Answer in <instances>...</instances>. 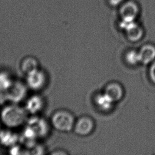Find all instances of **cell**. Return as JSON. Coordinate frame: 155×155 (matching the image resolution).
<instances>
[{
    "instance_id": "6da1fadb",
    "label": "cell",
    "mask_w": 155,
    "mask_h": 155,
    "mask_svg": "<svg viewBox=\"0 0 155 155\" xmlns=\"http://www.w3.org/2000/svg\"><path fill=\"white\" fill-rule=\"evenodd\" d=\"M27 112L25 109L13 103L6 105L1 110L0 120L8 129H15L22 126L26 121Z\"/></svg>"
},
{
    "instance_id": "7a4b0ae2",
    "label": "cell",
    "mask_w": 155,
    "mask_h": 155,
    "mask_svg": "<svg viewBox=\"0 0 155 155\" xmlns=\"http://www.w3.org/2000/svg\"><path fill=\"white\" fill-rule=\"evenodd\" d=\"M51 122L52 127L59 131L68 132L73 130L75 120L71 112L65 110H60L52 114Z\"/></svg>"
},
{
    "instance_id": "3957f363",
    "label": "cell",
    "mask_w": 155,
    "mask_h": 155,
    "mask_svg": "<svg viewBox=\"0 0 155 155\" xmlns=\"http://www.w3.org/2000/svg\"><path fill=\"white\" fill-rule=\"evenodd\" d=\"M5 93L7 101L17 104L25 98L27 93V88L23 83L15 80Z\"/></svg>"
},
{
    "instance_id": "277c9868",
    "label": "cell",
    "mask_w": 155,
    "mask_h": 155,
    "mask_svg": "<svg viewBox=\"0 0 155 155\" xmlns=\"http://www.w3.org/2000/svg\"><path fill=\"white\" fill-rule=\"evenodd\" d=\"M94 127L93 120L87 116H83L75 121L73 130L78 136L85 137L90 135L93 131Z\"/></svg>"
},
{
    "instance_id": "5b68a950",
    "label": "cell",
    "mask_w": 155,
    "mask_h": 155,
    "mask_svg": "<svg viewBox=\"0 0 155 155\" xmlns=\"http://www.w3.org/2000/svg\"><path fill=\"white\" fill-rule=\"evenodd\" d=\"M47 80L46 74L39 69L27 75V84L34 90H39L44 87Z\"/></svg>"
},
{
    "instance_id": "8992f818",
    "label": "cell",
    "mask_w": 155,
    "mask_h": 155,
    "mask_svg": "<svg viewBox=\"0 0 155 155\" xmlns=\"http://www.w3.org/2000/svg\"><path fill=\"white\" fill-rule=\"evenodd\" d=\"M103 93L107 95L113 103L121 101L124 96V88L121 85L117 82H110L107 84Z\"/></svg>"
},
{
    "instance_id": "52a82bcc",
    "label": "cell",
    "mask_w": 155,
    "mask_h": 155,
    "mask_svg": "<svg viewBox=\"0 0 155 155\" xmlns=\"http://www.w3.org/2000/svg\"><path fill=\"white\" fill-rule=\"evenodd\" d=\"M29 127L37 137H42L48 131V126L44 120L39 117H33L28 122Z\"/></svg>"
},
{
    "instance_id": "ba28073f",
    "label": "cell",
    "mask_w": 155,
    "mask_h": 155,
    "mask_svg": "<svg viewBox=\"0 0 155 155\" xmlns=\"http://www.w3.org/2000/svg\"><path fill=\"white\" fill-rule=\"evenodd\" d=\"M44 100L40 95H35L28 100L25 109L27 112L36 114L41 111L44 107Z\"/></svg>"
},
{
    "instance_id": "9c48e42d",
    "label": "cell",
    "mask_w": 155,
    "mask_h": 155,
    "mask_svg": "<svg viewBox=\"0 0 155 155\" xmlns=\"http://www.w3.org/2000/svg\"><path fill=\"white\" fill-rule=\"evenodd\" d=\"M140 63L144 65L149 64L155 59V47L151 45H146L139 51Z\"/></svg>"
},
{
    "instance_id": "30bf717a",
    "label": "cell",
    "mask_w": 155,
    "mask_h": 155,
    "mask_svg": "<svg viewBox=\"0 0 155 155\" xmlns=\"http://www.w3.org/2000/svg\"><path fill=\"white\" fill-rule=\"evenodd\" d=\"M39 63L35 58L27 56L24 58L20 63V69L25 75H28L39 69Z\"/></svg>"
},
{
    "instance_id": "8fae6325",
    "label": "cell",
    "mask_w": 155,
    "mask_h": 155,
    "mask_svg": "<svg viewBox=\"0 0 155 155\" xmlns=\"http://www.w3.org/2000/svg\"><path fill=\"white\" fill-rule=\"evenodd\" d=\"M10 130L9 129L0 131V143L4 147H12L15 146L19 139L18 135Z\"/></svg>"
},
{
    "instance_id": "7c38bea8",
    "label": "cell",
    "mask_w": 155,
    "mask_h": 155,
    "mask_svg": "<svg viewBox=\"0 0 155 155\" xmlns=\"http://www.w3.org/2000/svg\"><path fill=\"white\" fill-rule=\"evenodd\" d=\"M94 102L97 108L102 112L110 111L112 108L114 104L104 93L96 95Z\"/></svg>"
},
{
    "instance_id": "4fadbf2b",
    "label": "cell",
    "mask_w": 155,
    "mask_h": 155,
    "mask_svg": "<svg viewBox=\"0 0 155 155\" xmlns=\"http://www.w3.org/2000/svg\"><path fill=\"white\" fill-rule=\"evenodd\" d=\"M14 81L8 71H0V91L5 92L11 86Z\"/></svg>"
},
{
    "instance_id": "5bb4252c",
    "label": "cell",
    "mask_w": 155,
    "mask_h": 155,
    "mask_svg": "<svg viewBox=\"0 0 155 155\" xmlns=\"http://www.w3.org/2000/svg\"><path fill=\"white\" fill-rule=\"evenodd\" d=\"M127 29L128 30V38L132 41H137L142 37L143 31L139 28L130 25Z\"/></svg>"
},
{
    "instance_id": "9a60e30c",
    "label": "cell",
    "mask_w": 155,
    "mask_h": 155,
    "mask_svg": "<svg viewBox=\"0 0 155 155\" xmlns=\"http://www.w3.org/2000/svg\"><path fill=\"white\" fill-rule=\"evenodd\" d=\"M126 61L131 65H137L140 63V57L139 52L135 51H130L126 53L125 55Z\"/></svg>"
},
{
    "instance_id": "2e32d148",
    "label": "cell",
    "mask_w": 155,
    "mask_h": 155,
    "mask_svg": "<svg viewBox=\"0 0 155 155\" xmlns=\"http://www.w3.org/2000/svg\"><path fill=\"white\" fill-rule=\"evenodd\" d=\"M149 76L152 82L155 84V61L152 64L149 69Z\"/></svg>"
},
{
    "instance_id": "e0dca14e",
    "label": "cell",
    "mask_w": 155,
    "mask_h": 155,
    "mask_svg": "<svg viewBox=\"0 0 155 155\" xmlns=\"http://www.w3.org/2000/svg\"><path fill=\"white\" fill-rule=\"evenodd\" d=\"M1 124H2V122H1V120H0V131H1V130H2L1 129Z\"/></svg>"
}]
</instances>
